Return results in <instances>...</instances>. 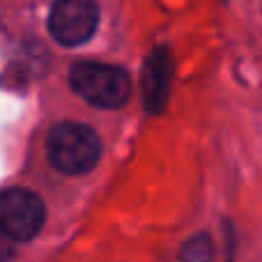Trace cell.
<instances>
[{
    "label": "cell",
    "instance_id": "3957f363",
    "mask_svg": "<svg viewBox=\"0 0 262 262\" xmlns=\"http://www.w3.org/2000/svg\"><path fill=\"white\" fill-rule=\"evenodd\" d=\"M46 207L41 198L26 189L0 193V230L14 242H28L41 230Z\"/></svg>",
    "mask_w": 262,
    "mask_h": 262
},
{
    "label": "cell",
    "instance_id": "277c9868",
    "mask_svg": "<svg viewBox=\"0 0 262 262\" xmlns=\"http://www.w3.org/2000/svg\"><path fill=\"white\" fill-rule=\"evenodd\" d=\"M99 7L95 0H55L49 14V30L64 46H81L95 35Z\"/></svg>",
    "mask_w": 262,
    "mask_h": 262
},
{
    "label": "cell",
    "instance_id": "6da1fadb",
    "mask_svg": "<svg viewBox=\"0 0 262 262\" xmlns=\"http://www.w3.org/2000/svg\"><path fill=\"white\" fill-rule=\"evenodd\" d=\"M101 157V140L88 124L60 122L49 134V159L58 170L81 175L95 168Z\"/></svg>",
    "mask_w": 262,
    "mask_h": 262
},
{
    "label": "cell",
    "instance_id": "8992f818",
    "mask_svg": "<svg viewBox=\"0 0 262 262\" xmlns=\"http://www.w3.org/2000/svg\"><path fill=\"white\" fill-rule=\"evenodd\" d=\"M212 253H214L212 239L207 235H198V237H191L184 244V249L180 253V262H209Z\"/></svg>",
    "mask_w": 262,
    "mask_h": 262
},
{
    "label": "cell",
    "instance_id": "5b68a950",
    "mask_svg": "<svg viewBox=\"0 0 262 262\" xmlns=\"http://www.w3.org/2000/svg\"><path fill=\"white\" fill-rule=\"evenodd\" d=\"M168 85H170V60L166 51H157L147 60L143 69V92H145V106L152 113L163 108L168 97Z\"/></svg>",
    "mask_w": 262,
    "mask_h": 262
},
{
    "label": "cell",
    "instance_id": "7a4b0ae2",
    "mask_svg": "<svg viewBox=\"0 0 262 262\" xmlns=\"http://www.w3.org/2000/svg\"><path fill=\"white\" fill-rule=\"evenodd\" d=\"M72 88L99 108H120L129 99L131 83L124 69L104 62H78L69 74Z\"/></svg>",
    "mask_w": 262,
    "mask_h": 262
},
{
    "label": "cell",
    "instance_id": "52a82bcc",
    "mask_svg": "<svg viewBox=\"0 0 262 262\" xmlns=\"http://www.w3.org/2000/svg\"><path fill=\"white\" fill-rule=\"evenodd\" d=\"M12 242L14 239H9L7 235H5L3 230H0V260H5V258H9V255H12Z\"/></svg>",
    "mask_w": 262,
    "mask_h": 262
}]
</instances>
